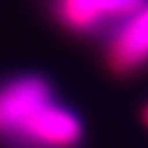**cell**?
<instances>
[{"mask_svg": "<svg viewBox=\"0 0 148 148\" xmlns=\"http://www.w3.org/2000/svg\"><path fill=\"white\" fill-rule=\"evenodd\" d=\"M52 101L42 77H17L0 86V136H20L25 123Z\"/></svg>", "mask_w": 148, "mask_h": 148, "instance_id": "cell-1", "label": "cell"}, {"mask_svg": "<svg viewBox=\"0 0 148 148\" xmlns=\"http://www.w3.org/2000/svg\"><path fill=\"white\" fill-rule=\"evenodd\" d=\"M109 67L119 74H128L148 64V3L121 20L109 42Z\"/></svg>", "mask_w": 148, "mask_h": 148, "instance_id": "cell-2", "label": "cell"}, {"mask_svg": "<svg viewBox=\"0 0 148 148\" xmlns=\"http://www.w3.org/2000/svg\"><path fill=\"white\" fill-rule=\"evenodd\" d=\"M20 136L47 148H69L82 138V121L69 109L49 101L25 123Z\"/></svg>", "mask_w": 148, "mask_h": 148, "instance_id": "cell-3", "label": "cell"}, {"mask_svg": "<svg viewBox=\"0 0 148 148\" xmlns=\"http://www.w3.org/2000/svg\"><path fill=\"white\" fill-rule=\"evenodd\" d=\"M143 0H57L59 20L72 30H91L109 20H126Z\"/></svg>", "mask_w": 148, "mask_h": 148, "instance_id": "cell-4", "label": "cell"}, {"mask_svg": "<svg viewBox=\"0 0 148 148\" xmlns=\"http://www.w3.org/2000/svg\"><path fill=\"white\" fill-rule=\"evenodd\" d=\"M143 123L148 126V104H146V109H143Z\"/></svg>", "mask_w": 148, "mask_h": 148, "instance_id": "cell-5", "label": "cell"}]
</instances>
